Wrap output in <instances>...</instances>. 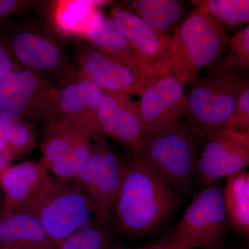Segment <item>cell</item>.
Returning a JSON list of instances; mask_svg holds the SVG:
<instances>
[{"label":"cell","instance_id":"1","mask_svg":"<svg viewBox=\"0 0 249 249\" xmlns=\"http://www.w3.org/2000/svg\"><path fill=\"white\" fill-rule=\"evenodd\" d=\"M175 191L137 160L127 163L114 205L113 222L131 238L155 232L178 209Z\"/></svg>","mask_w":249,"mask_h":249},{"label":"cell","instance_id":"2","mask_svg":"<svg viewBox=\"0 0 249 249\" xmlns=\"http://www.w3.org/2000/svg\"><path fill=\"white\" fill-rule=\"evenodd\" d=\"M0 37L16 66L41 73L58 88L80 73L70 62L60 34L50 24L6 19L0 22Z\"/></svg>","mask_w":249,"mask_h":249},{"label":"cell","instance_id":"3","mask_svg":"<svg viewBox=\"0 0 249 249\" xmlns=\"http://www.w3.org/2000/svg\"><path fill=\"white\" fill-rule=\"evenodd\" d=\"M198 133L182 124L143 137L132 147V159L146 167L173 191H184L196 173Z\"/></svg>","mask_w":249,"mask_h":249},{"label":"cell","instance_id":"4","mask_svg":"<svg viewBox=\"0 0 249 249\" xmlns=\"http://www.w3.org/2000/svg\"><path fill=\"white\" fill-rule=\"evenodd\" d=\"M174 47L172 74L183 85L212 66L227 48L225 26L207 11L194 9L171 36Z\"/></svg>","mask_w":249,"mask_h":249},{"label":"cell","instance_id":"5","mask_svg":"<svg viewBox=\"0 0 249 249\" xmlns=\"http://www.w3.org/2000/svg\"><path fill=\"white\" fill-rule=\"evenodd\" d=\"M19 211L37 218L57 247L98 219L92 203L76 181L64 182L53 178Z\"/></svg>","mask_w":249,"mask_h":249},{"label":"cell","instance_id":"6","mask_svg":"<svg viewBox=\"0 0 249 249\" xmlns=\"http://www.w3.org/2000/svg\"><path fill=\"white\" fill-rule=\"evenodd\" d=\"M249 74L235 71L208 73L188 83L187 118L198 134L209 136L225 127Z\"/></svg>","mask_w":249,"mask_h":249},{"label":"cell","instance_id":"7","mask_svg":"<svg viewBox=\"0 0 249 249\" xmlns=\"http://www.w3.org/2000/svg\"><path fill=\"white\" fill-rule=\"evenodd\" d=\"M58 88L40 73L16 67L0 87V119L48 123Z\"/></svg>","mask_w":249,"mask_h":249},{"label":"cell","instance_id":"8","mask_svg":"<svg viewBox=\"0 0 249 249\" xmlns=\"http://www.w3.org/2000/svg\"><path fill=\"white\" fill-rule=\"evenodd\" d=\"M224 193L206 186L192 201L171 240L186 249H213L220 243L227 223Z\"/></svg>","mask_w":249,"mask_h":249},{"label":"cell","instance_id":"9","mask_svg":"<svg viewBox=\"0 0 249 249\" xmlns=\"http://www.w3.org/2000/svg\"><path fill=\"white\" fill-rule=\"evenodd\" d=\"M127 164L103 139L94 142L89 161L76 182L92 203L98 220L110 225Z\"/></svg>","mask_w":249,"mask_h":249},{"label":"cell","instance_id":"10","mask_svg":"<svg viewBox=\"0 0 249 249\" xmlns=\"http://www.w3.org/2000/svg\"><path fill=\"white\" fill-rule=\"evenodd\" d=\"M108 17L127 39L149 76L172 74L174 47L171 37L154 30L127 6H113Z\"/></svg>","mask_w":249,"mask_h":249},{"label":"cell","instance_id":"11","mask_svg":"<svg viewBox=\"0 0 249 249\" xmlns=\"http://www.w3.org/2000/svg\"><path fill=\"white\" fill-rule=\"evenodd\" d=\"M140 97L145 136L182 124L188 115L184 85L173 74L152 77Z\"/></svg>","mask_w":249,"mask_h":249},{"label":"cell","instance_id":"12","mask_svg":"<svg viewBox=\"0 0 249 249\" xmlns=\"http://www.w3.org/2000/svg\"><path fill=\"white\" fill-rule=\"evenodd\" d=\"M75 55L80 74L103 91L141 96L152 77L100 53L86 41H76Z\"/></svg>","mask_w":249,"mask_h":249},{"label":"cell","instance_id":"13","mask_svg":"<svg viewBox=\"0 0 249 249\" xmlns=\"http://www.w3.org/2000/svg\"><path fill=\"white\" fill-rule=\"evenodd\" d=\"M103 90L80 73L58 88L49 122L71 126L89 134L93 142L105 139L97 127V111Z\"/></svg>","mask_w":249,"mask_h":249},{"label":"cell","instance_id":"14","mask_svg":"<svg viewBox=\"0 0 249 249\" xmlns=\"http://www.w3.org/2000/svg\"><path fill=\"white\" fill-rule=\"evenodd\" d=\"M97 127L103 137L134 146L145 136L139 102L127 93L103 90Z\"/></svg>","mask_w":249,"mask_h":249},{"label":"cell","instance_id":"15","mask_svg":"<svg viewBox=\"0 0 249 249\" xmlns=\"http://www.w3.org/2000/svg\"><path fill=\"white\" fill-rule=\"evenodd\" d=\"M249 167V151L238 140L222 129L209 135L198 157L196 175L205 186L214 184Z\"/></svg>","mask_w":249,"mask_h":249},{"label":"cell","instance_id":"16","mask_svg":"<svg viewBox=\"0 0 249 249\" xmlns=\"http://www.w3.org/2000/svg\"><path fill=\"white\" fill-rule=\"evenodd\" d=\"M84 38L100 53L147 74L124 34L103 13L97 11L93 15L87 26Z\"/></svg>","mask_w":249,"mask_h":249},{"label":"cell","instance_id":"17","mask_svg":"<svg viewBox=\"0 0 249 249\" xmlns=\"http://www.w3.org/2000/svg\"><path fill=\"white\" fill-rule=\"evenodd\" d=\"M52 178L40 163L27 161L7 167L0 174V183L10 206L19 211L40 193Z\"/></svg>","mask_w":249,"mask_h":249},{"label":"cell","instance_id":"18","mask_svg":"<svg viewBox=\"0 0 249 249\" xmlns=\"http://www.w3.org/2000/svg\"><path fill=\"white\" fill-rule=\"evenodd\" d=\"M0 245L5 249H58L37 218L25 211L0 222Z\"/></svg>","mask_w":249,"mask_h":249},{"label":"cell","instance_id":"19","mask_svg":"<svg viewBox=\"0 0 249 249\" xmlns=\"http://www.w3.org/2000/svg\"><path fill=\"white\" fill-rule=\"evenodd\" d=\"M128 7L154 30L170 37L192 12L188 2L180 0H139Z\"/></svg>","mask_w":249,"mask_h":249},{"label":"cell","instance_id":"20","mask_svg":"<svg viewBox=\"0 0 249 249\" xmlns=\"http://www.w3.org/2000/svg\"><path fill=\"white\" fill-rule=\"evenodd\" d=\"M107 1L69 0L50 1L49 24L59 34L84 38L87 26L98 5L106 4Z\"/></svg>","mask_w":249,"mask_h":249},{"label":"cell","instance_id":"21","mask_svg":"<svg viewBox=\"0 0 249 249\" xmlns=\"http://www.w3.org/2000/svg\"><path fill=\"white\" fill-rule=\"evenodd\" d=\"M88 138L91 137L71 126L58 122L48 123L41 139L40 163L49 170L72 147Z\"/></svg>","mask_w":249,"mask_h":249},{"label":"cell","instance_id":"22","mask_svg":"<svg viewBox=\"0 0 249 249\" xmlns=\"http://www.w3.org/2000/svg\"><path fill=\"white\" fill-rule=\"evenodd\" d=\"M245 170L227 178L224 193L227 219L239 233L249 238V196Z\"/></svg>","mask_w":249,"mask_h":249},{"label":"cell","instance_id":"23","mask_svg":"<svg viewBox=\"0 0 249 249\" xmlns=\"http://www.w3.org/2000/svg\"><path fill=\"white\" fill-rule=\"evenodd\" d=\"M36 145L34 125L0 119V152L9 160L30 153Z\"/></svg>","mask_w":249,"mask_h":249},{"label":"cell","instance_id":"24","mask_svg":"<svg viewBox=\"0 0 249 249\" xmlns=\"http://www.w3.org/2000/svg\"><path fill=\"white\" fill-rule=\"evenodd\" d=\"M207 71L208 73L231 71L249 73V24L229 37L225 52Z\"/></svg>","mask_w":249,"mask_h":249},{"label":"cell","instance_id":"25","mask_svg":"<svg viewBox=\"0 0 249 249\" xmlns=\"http://www.w3.org/2000/svg\"><path fill=\"white\" fill-rule=\"evenodd\" d=\"M93 143L92 139L88 138L72 147L66 155L55 162L49 170L55 178L64 182H74L79 178L89 161Z\"/></svg>","mask_w":249,"mask_h":249},{"label":"cell","instance_id":"26","mask_svg":"<svg viewBox=\"0 0 249 249\" xmlns=\"http://www.w3.org/2000/svg\"><path fill=\"white\" fill-rule=\"evenodd\" d=\"M108 226L94 221L67 237L58 249H116Z\"/></svg>","mask_w":249,"mask_h":249},{"label":"cell","instance_id":"27","mask_svg":"<svg viewBox=\"0 0 249 249\" xmlns=\"http://www.w3.org/2000/svg\"><path fill=\"white\" fill-rule=\"evenodd\" d=\"M196 9L204 10L224 26L249 24V0H193Z\"/></svg>","mask_w":249,"mask_h":249},{"label":"cell","instance_id":"28","mask_svg":"<svg viewBox=\"0 0 249 249\" xmlns=\"http://www.w3.org/2000/svg\"><path fill=\"white\" fill-rule=\"evenodd\" d=\"M224 128L249 130V74L242 85L235 111Z\"/></svg>","mask_w":249,"mask_h":249},{"label":"cell","instance_id":"29","mask_svg":"<svg viewBox=\"0 0 249 249\" xmlns=\"http://www.w3.org/2000/svg\"><path fill=\"white\" fill-rule=\"evenodd\" d=\"M40 2L32 0H0V22L9 19L11 16L26 14Z\"/></svg>","mask_w":249,"mask_h":249},{"label":"cell","instance_id":"30","mask_svg":"<svg viewBox=\"0 0 249 249\" xmlns=\"http://www.w3.org/2000/svg\"><path fill=\"white\" fill-rule=\"evenodd\" d=\"M16 64L0 37V87L16 68Z\"/></svg>","mask_w":249,"mask_h":249},{"label":"cell","instance_id":"31","mask_svg":"<svg viewBox=\"0 0 249 249\" xmlns=\"http://www.w3.org/2000/svg\"><path fill=\"white\" fill-rule=\"evenodd\" d=\"M222 130L226 134L233 137L242 142L249 151V130H235V129L224 128Z\"/></svg>","mask_w":249,"mask_h":249},{"label":"cell","instance_id":"32","mask_svg":"<svg viewBox=\"0 0 249 249\" xmlns=\"http://www.w3.org/2000/svg\"><path fill=\"white\" fill-rule=\"evenodd\" d=\"M147 249H186L175 243L171 239L157 241L152 245L147 246Z\"/></svg>","mask_w":249,"mask_h":249},{"label":"cell","instance_id":"33","mask_svg":"<svg viewBox=\"0 0 249 249\" xmlns=\"http://www.w3.org/2000/svg\"><path fill=\"white\" fill-rule=\"evenodd\" d=\"M9 161L5 156L0 152V174L7 168Z\"/></svg>","mask_w":249,"mask_h":249},{"label":"cell","instance_id":"34","mask_svg":"<svg viewBox=\"0 0 249 249\" xmlns=\"http://www.w3.org/2000/svg\"><path fill=\"white\" fill-rule=\"evenodd\" d=\"M116 249H147V247H141V248L130 249V248H126V247H122V246H120V245H116Z\"/></svg>","mask_w":249,"mask_h":249},{"label":"cell","instance_id":"35","mask_svg":"<svg viewBox=\"0 0 249 249\" xmlns=\"http://www.w3.org/2000/svg\"><path fill=\"white\" fill-rule=\"evenodd\" d=\"M247 188L249 196V173H247Z\"/></svg>","mask_w":249,"mask_h":249},{"label":"cell","instance_id":"36","mask_svg":"<svg viewBox=\"0 0 249 249\" xmlns=\"http://www.w3.org/2000/svg\"><path fill=\"white\" fill-rule=\"evenodd\" d=\"M0 249H2V247H1V245H0Z\"/></svg>","mask_w":249,"mask_h":249}]
</instances>
